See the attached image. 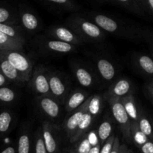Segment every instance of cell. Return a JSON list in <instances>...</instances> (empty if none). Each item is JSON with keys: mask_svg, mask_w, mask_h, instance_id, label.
Here are the masks:
<instances>
[{"mask_svg": "<svg viewBox=\"0 0 153 153\" xmlns=\"http://www.w3.org/2000/svg\"><path fill=\"white\" fill-rule=\"evenodd\" d=\"M113 1L134 14L139 15V16L144 15V10L137 4V3L134 0H113Z\"/></svg>", "mask_w": 153, "mask_h": 153, "instance_id": "1f68e13d", "label": "cell"}, {"mask_svg": "<svg viewBox=\"0 0 153 153\" xmlns=\"http://www.w3.org/2000/svg\"><path fill=\"white\" fill-rule=\"evenodd\" d=\"M72 153H75V152H72Z\"/></svg>", "mask_w": 153, "mask_h": 153, "instance_id": "681fc988", "label": "cell"}, {"mask_svg": "<svg viewBox=\"0 0 153 153\" xmlns=\"http://www.w3.org/2000/svg\"><path fill=\"white\" fill-rule=\"evenodd\" d=\"M107 102L110 107L112 117L120 129L123 138L128 143L132 141L131 133V119L128 117L123 105L119 98H109Z\"/></svg>", "mask_w": 153, "mask_h": 153, "instance_id": "277c9868", "label": "cell"}, {"mask_svg": "<svg viewBox=\"0 0 153 153\" xmlns=\"http://www.w3.org/2000/svg\"><path fill=\"white\" fill-rule=\"evenodd\" d=\"M49 5L64 11H78L81 8L75 0H42Z\"/></svg>", "mask_w": 153, "mask_h": 153, "instance_id": "484cf974", "label": "cell"}, {"mask_svg": "<svg viewBox=\"0 0 153 153\" xmlns=\"http://www.w3.org/2000/svg\"><path fill=\"white\" fill-rule=\"evenodd\" d=\"M88 102H89V98L76 110L68 113V115L63 120L62 124L61 126V129L66 134L69 140H71L73 136L75 135L84 114L88 110Z\"/></svg>", "mask_w": 153, "mask_h": 153, "instance_id": "8fae6325", "label": "cell"}, {"mask_svg": "<svg viewBox=\"0 0 153 153\" xmlns=\"http://www.w3.org/2000/svg\"><path fill=\"white\" fill-rule=\"evenodd\" d=\"M115 137L116 136L114 134H112L111 137L107 140H105V142L102 145L100 153H111L112 150V148H113L114 143Z\"/></svg>", "mask_w": 153, "mask_h": 153, "instance_id": "836d02e7", "label": "cell"}, {"mask_svg": "<svg viewBox=\"0 0 153 153\" xmlns=\"http://www.w3.org/2000/svg\"><path fill=\"white\" fill-rule=\"evenodd\" d=\"M17 91L8 85L0 88V105H10L17 101Z\"/></svg>", "mask_w": 153, "mask_h": 153, "instance_id": "4316f807", "label": "cell"}, {"mask_svg": "<svg viewBox=\"0 0 153 153\" xmlns=\"http://www.w3.org/2000/svg\"><path fill=\"white\" fill-rule=\"evenodd\" d=\"M0 31L10 37V38L25 43L26 33L20 25L0 23Z\"/></svg>", "mask_w": 153, "mask_h": 153, "instance_id": "44dd1931", "label": "cell"}, {"mask_svg": "<svg viewBox=\"0 0 153 153\" xmlns=\"http://www.w3.org/2000/svg\"><path fill=\"white\" fill-rule=\"evenodd\" d=\"M19 25L25 33L34 34L41 29V22L35 12L25 4H20L18 8Z\"/></svg>", "mask_w": 153, "mask_h": 153, "instance_id": "30bf717a", "label": "cell"}, {"mask_svg": "<svg viewBox=\"0 0 153 153\" xmlns=\"http://www.w3.org/2000/svg\"><path fill=\"white\" fill-rule=\"evenodd\" d=\"M146 10H149L153 12V0H144Z\"/></svg>", "mask_w": 153, "mask_h": 153, "instance_id": "60d3db41", "label": "cell"}, {"mask_svg": "<svg viewBox=\"0 0 153 153\" xmlns=\"http://www.w3.org/2000/svg\"><path fill=\"white\" fill-rule=\"evenodd\" d=\"M87 18L97 24L106 34L116 37L127 40H139L146 34L143 31L132 26H128L114 16H108L97 11H88L85 13Z\"/></svg>", "mask_w": 153, "mask_h": 153, "instance_id": "6da1fadb", "label": "cell"}, {"mask_svg": "<svg viewBox=\"0 0 153 153\" xmlns=\"http://www.w3.org/2000/svg\"><path fill=\"white\" fill-rule=\"evenodd\" d=\"M129 153H134L131 150H129Z\"/></svg>", "mask_w": 153, "mask_h": 153, "instance_id": "7dc6e473", "label": "cell"}, {"mask_svg": "<svg viewBox=\"0 0 153 153\" xmlns=\"http://www.w3.org/2000/svg\"><path fill=\"white\" fill-rule=\"evenodd\" d=\"M91 146H92L88 140V137L84 138L79 144L77 148V153H88Z\"/></svg>", "mask_w": 153, "mask_h": 153, "instance_id": "e575fe53", "label": "cell"}, {"mask_svg": "<svg viewBox=\"0 0 153 153\" xmlns=\"http://www.w3.org/2000/svg\"><path fill=\"white\" fill-rule=\"evenodd\" d=\"M140 149L142 153H153V141L149 140L146 143L142 145Z\"/></svg>", "mask_w": 153, "mask_h": 153, "instance_id": "8d00e7d4", "label": "cell"}, {"mask_svg": "<svg viewBox=\"0 0 153 153\" xmlns=\"http://www.w3.org/2000/svg\"><path fill=\"white\" fill-rule=\"evenodd\" d=\"M105 101L106 100L104 95L101 96L99 94H93L89 97L88 111L95 119L98 118L102 112Z\"/></svg>", "mask_w": 153, "mask_h": 153, "instance_id": "cb8c5ba5", "label": "cell"}, {"mask_svg": "<svg viewBox=\"0 0 153 153\" xmlns=\"http://www.w3.org/2000/svg\"><path fill=\"white\" fill-rule=\"evenodd\" d=\"M120 142L118 136L115 137L114 143L113 148L111 153H120Z\"/></svg>", "mask_w": 153, "mask_h": 153, "instance_id": "74e56055", "label": "cell"}, {"mask_svg": "<svg viewBox=\"0 0 153 153\" xmlns=\"http://www.w3.org/2000/svg\"><path fill=\"white\" fill-rule=\"evenodd\" d=\"M130 149H128L126 145L120 144V153H129Z\"/></svg>", "mask_w": 153, "mask_h": 153, "instance_id": "7bdbcfd3", "label": "cell"}, {"mask_svg": "<svg viewBox=\"0 0 153 153\" xmlns=\"http://www.w3.org/2000/svg\"><path fill=\"white\" fill-rule=\"evenodd\" d=\"M137 123H138L140 130L149 137V140L153 141V125L152 117H149L143 109H142L140 118H139Z\"/></svg>", "mask_w": 153, "mask_h": 153, "instance_id": "f546056e", "label": "cell"}, {"mask_svg": "<svg viewBox=\"0 0 153 153\" xmlns=\"http://www.w3.org/2000/svg\"><path fill=\"white\" fill-rule=\"evenodd\" d=\"M134 1H136V2L137 3V4H138L139 6H140V7H141L142 9H143V10H146V5H145V1L144 0H134Z\"/></svg>", "mask_w": 153, "mask_h": 153, "instance_id": "ee69618b", "label": "cell"}, {"mask_svg": "<svg viewBox=\"0 0 153 153\" xmlns=\"http://www.w3.org/2000/svg\"><path fill=\"white\" fill-rule=\"evenodd\" d=\"M65 25L73 29L85 43L105 41L106 33L85 16L74 13L65 19Z\"/></svg>", "mask_w": 153, "mask_h": 153, "instance_id": "7a4b0ae2", "label": "cell"}, {"mask_svg": "<svg viewBox=\"0 0 153 153\" xmlns=\"http://www.w3.org/2000/svg\"><path fill=\"white\" fill-rule=\"evenodd\" d=\"M95 120L96 119L92 116V114L87 110L82 117V119L79 123L76 134L73 136V138L70 140V143H76L78 140H80L83 137L84 134H85V133L90 129Z\"/></svg>", "mask_w": 153, "mask_h": 153, "instance_id": "7402d4cb", "label": "cell"}, {"mask_svg": "<svg viewBox=\"0 0 153 153\" xmlns=\"http://www.w3.org/2000/svg\"><path fill=\"white\" fill-rule=\"evenodd\" d=\"M49 88L51 95L64 105L71 92V82L66 75L61 72L49 70Z\"/></svg>", "mask_w": 153, "mask_h": 153, "instance_id": "5b68a950", "label": "cell"}, {"mask_svg": "<svg viewBox=\"0 0 153 153\" xmlns=\"http://www.w3.org/2000/svg\"><path fill=\"white\" fill-rule=\"evenodd\" d=\"M10 64L29 82L33 73V64L31 60L23 51L16 49L0 50Z\"/></svg>", "mask_w": 153, "mask_h": 153, "instance_id": "52a82bcc", "label": "cell"}, {"mask_svg": "<svg viewBox=\"0 0 153 153\" xmlns=\"http://www.w3.org/2000/svg\"><path fill=\"white\" fill-rule=\"evenodd\" d=\"M37 108L46 120L55 123L61 119L63 114L62 105L52 96L36 97Z\"/></svg>", "mask_w": 153, "mask_h": 153, "instance_id": "ba28073f", "label": "cell"}, {"mask_svg": "<svg viewBox=\"0 0 153 153\" xmlns=\"http://www.w3.org/2000/svg\"><path fill=\"white\" fill-rule=\"evenodd\" d=\"M152 125H153V117H152Z\"/></svg>", "mask_w": 153, "mask_h": 153, "instance_id": "c3c4849f", "label": "cell"}, {"mask_svg": "<svg viewBox=\"0 0 153 153\" xmlns=\"http://www.w3.org/2000/svg\"><path fill=\"white\" fill-rule=\"evenodd\" d=\"M100 2H111V1H113V0H98Z\"/></svg>", "mask_w": 153, "mask_h": 153, "instance_id": "f6af8a7d", "label": "cell"}, {"mask_svg": "<svg viewBox=\"0 0 153 153\" xmlns=\"http://www.w3.org/2000/svg\"><path fill=\"white\" fill-rule=\"evenodd\" d=\"M90 97L91 95L86 90L82 88H76L71 91L64 105L66 112L68 114L76 110L78 108L83 105Z\"/></svg>", "mask_w": 153, "mask_h": 153, "instance_id": "e0dca14e", "label": "cell"}, {"mask_svg": "<svg viewBox=\"0 0 153 153\" xmlns=\"http://www.w3.org/2000/svg\"><path fill=\"white\" fill-rule=\"evenodd\" d=\"M1 153H16V149L13 146H7L4 150L1 151Z\"/></svg>", "mask_w": 153, "mask_h": 153, "instance_id": "b9f144b4", "label": "cell"}, {"mask_svg": "<svg viewBox=\"0 0 153 153\" xmlns=\"http://www.w3.org/2000/svg\"><path fill=\"white\" fill-rule=\"evenodd\" d=\"M45 35L50 38L71 43L76 46H82L85 43L73 29L66 25H51L46 30Z\"/></svg>", "mask_w": 153, "mask_h": 153, "instance_id": "9c48e42d", "label": "cell"}, {"mask_svg": "<svg viewBox=\"0 0 153 153\" xmlns=\"http://www.w3.org/2000/svg\"><path fill=\"white\" fill-rule=\"evenodd\" d=\"M10 83H12V82L7 77H5L2 73H0V88L6 86V85H9Z\"/></svg>", "mask_w": 153, "mask_h": 153, "instance_id": "f35d334b", "label": "cell"}, {"mask_svg": "<svg viewBox=\"0 0 153 153\" xmlns=\"http://www.w3.org/2000/svg\"><path fill=\"white\" fill-rule=\"evenodd\" d=\"M0 23L19 25V11L6 5H0Z\"/></svg>", "mask_w": 153, "mask_h": 153, "instance_id": "d4e9b609", "label": "cell"}, {"mask_svg": "<svg viewBox=\"0 0 153 153\" xmlns=\"http://www.w3.org/2000/svg\"><path fill=\"white\" fill-rule=\"evenodd\" d=\"M16 120L15 114L9 109L0 111V137H3L10 131Z\"/></svg>", "mask_w": 153, "mask_h": 153, "instance_id": "603a6c76", "label": "cell"}, {"mask_svg": "<svg viewBox=\"0 0 153 153\" xmlns=\"http://www.w3.org/2000/svg\"><path fill=\"white\" fill-rule=\"evenodd\" d=\"M151 52H152V57L153 58V45L151 46Z\"/></svg>", "mask_w": 153, "mask_h": 153, "instance_id": "bcb514c9", "label": "cell"}, {"mask_svg": "<svg viewBox=\"0 0 153 153\" xmlns=\"http://www.w3.org/2000/svg\"><path fill=\"white\" fill-rule=\"evenodd\" d=\"M132 82L127 78H117L114 81L105 93L104 97L105 100L109 98H119L132 94Z\"/></svg>", "mask_w": 153, "mask_h": 153, "instance_id": "9a60e30c", "label": "cell"}, {"mask_svg": "<svg viewBox=\"0 0 153 153\" xmlns=\"http://www.w3.org/2000/svg\"><path fill=\"white\" fill-rule=\"evenodd\" d=\"M131 133L132 141L139 148L149 140V137L140 130L138 123L135 121L131 120Z\"/></svg>", "mask_w": 153, "mask_h": 153, "instance_id": "4dcf8cb0", "label": "cell"}, {"mask_svg": "<svg viewBox=\"0 0 153 153\" xmlns=\"http://www.w3.org/2000/svg\"><path fill=\"white\" fill-rule=\"evenodd\" d=\"M34 151L35 153H48L43 140L41 127L38 128L34 134Z\"/></svg>", "mask_w": 153, "mask_h": 153, "instance_id": "d6a6232c", "label": "cell"}, {"mask_svg": "<svg viewBox=\"0 0 153 153\" xmlns=\"http://www.w3.org/2000/svg\"><path fill=\"white\" fill-rule=\"evenodd\" d=\"M93 61L97 69L98 77L105 84L110 85L117 79V70L115 64L107 58L102 56L94 57Z\"/></svg>", "mask_w": 153, "mask_h": 153, "instance_id": "4fadbf2b", "label": "cell"}, {"mask_svg": "<svg viewBox=\"0 0 153 153\" xmlns=\"http://www.w3.org/2000/svg\"><path fill=\"white\" fill-rule=\"evenodd\" d=\"M134 67L147 77H153V58L146 54L136 55L133 60Z\"/></svg>", "mask_w": 153, "mask_h": 153, "instance_id": "ac0fdd59", "label": "cell"}, {"mask_svg": "<svg viewBox=\"0 0 153 153\" xmlns=\"http://www.w3.org/2000/svg\"><path fill=\"white\" fill-rule=\"evenodd\" d=\"M25 43L10 38V37L0 31V50H7V49H16V50L23 51Z\"/></svg>", "mask_w": 153, "mask_h": 153, "instance_id": "f1b7e54d", "label": "cell"}, {"mask_svg": "<svg viewBox=\"0 0 153 153\" xmlns=\"http://www.w3.org/2000/svg\"><path fill=\"white\" fill-rule=\"evenodd\" d=\"M100 149H101V144L98 143L97 145L91 146L88 153H100Z\"/></svg>", "mask_w": 153, "mask_h": 153, "instance_id": "ab89813d", "label": "cell"}, {"mask_svg": "<svg viewBox=\"0 0 153 153\" xmlns=\"http://www.w3.org/2000/svg\"><path fill=\"white\" fill-rule=\"evenodd\" d=\"M28 85L36 97L52 96L49 88V70L44 66L38 65L33 70Z\"/></svg>", "mask_w": 153, "mask_h": 153, "instance_id": "8992f818", "label": "cell"}, {"mask_svg": "<svg viewBox=\"0 0 153 153\" xmlns=\"http://www.w3.org/2000/svg\"><path fill=\"white\" fill-rule=\"evenodd\" d=\"M34 43L40 53L49 55H67L76 52L77 49L75 45L50 38L45 34L37 36Z\"/></svg>", "mask_w": 153, "mask_h": 153, "instance_id": "3957f363", "label": "cell"}, {"mask_svg": "<svg viewBox=\"0 0 153 153\" xmlns=\"http://www.w3.org/2000/svg\"><path fill=\"white\" fill-rule=\"evenodd\" d=\"M120 100L131 120L138 122L142 108L137 105V101L134 99L133 94H131L128 96H126L121 98Z\"/></svg>", "mask_w": 153, "mask_h": 153, "instance_id": "ffe728a7", "label": "cell"}, {"mask_svg": "<svg viewBox=\"0 0 153 153\" xmlns=\"http://www.w3.org/2000/svg\"><path fill=\"white\" fill-rule=\"evenodd\" d=\"M31 149V134L28 126H23L18 138L17 152L30 153Z\"/></svg>", "mask_w": 153, "mask_h": 153, "instance_id": "83f0119b", "label": "cell"}, {"mask_svg": "<svg viewBox=\"0 0 153 153\" xmlns=\"http://www.w3.org/2000/svg\"><path fill=\"white\" fill-rule=\"evenodd\" d=\"M72 72L78 83L85 88H93L98 84V76L85 64L75 62L71 64Z\"/></svg>", "mask_w": 153, "mask_h": 153, "instance_id": "7c38bea8", "label": "cell"}, {"mask_svg": "<svg viewBox=\"0 0 153 153\" xmlns=\"http://www.w3.org/2000/svg\"><path fill=\"white\" fill-rule=\"evenodd\" d=\"M0 73L7 77L12 83L19 86H24L28 84V80L10 64L0 51Z\"/></svg>", "mask_w": 153, "mask_h": 153, "instance_id": "2e32d148", "label": "cell"}, {"mask_svg": "<svg viewBox=\"0 0 153 153\" xmlns=\"http://www.w3.org/2000/svg\"><path fill=\"white\" fill-rule=\"evenodd\" d=\"M43 137L46 145L48 153H55L58 146V134L61 129V127L58 126V124L44 120L41 124Z\"/></svg>", "mask_w": 153, "mask_h": 153, "instance_id": "5bb4252c", "label": "cell"}, {"mask_svg": "<svg viewBox=\"0 0 153 153\" xmlns=\"http://www.w3.org/2000/svg\"><path fill=\"white\" fill-rule=\"evenodd\" d=\"M114 118L111 117L109 113H106L102 119L101 123L97 128V136H98L100 144L102 145L103 143L107 140L113 132L114 127Z\"/></svg>", "mask_w": 153, "mask_h": 153, "instance_id": "d6986e66", "label": "cell"}, {"mask_svg": "<svg viewBox=\"0 0 153 153\" xmlns=\"http://www.w3.org/2000/svg\"><path fill=\"white\" fill-rule=\"evenodd\" d=\"M144 91L146 97H148V99L150 100L151 102L153 104V79L148 82L145 85Z\"/></svg>", "mask_w": 153, "mask_h": 153, "instance_id": "d590c367", "label": "cell"}]
</instances>
